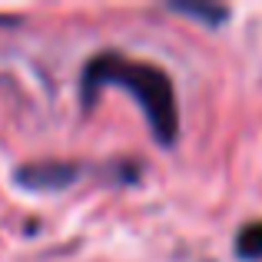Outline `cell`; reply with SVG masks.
Returning a JSON list of instances; mask_svg holds the SVG:
<instances>
[{
	"instance_id": "cell-3",
	"label": "cell",
	"mask_w": 262,
	"mask_h": 262,
	"mask_svg": "<svg viewBox=\"0 0 262 262\" xmlns=\"http://www.w3.org/2000/svg\"><path fill=\"white\" fill-rule=\"evenodd\" d=\"M173 10H183V13H192V17H199V20H223L226 17V10H209V7H189V4H176Z\"/></svg>"
},
{
	"instance_id": "cell-1",
	"label": "cell",
	"mask_w": 262,
	"mask_h": 262,
	"mask_svg": "<svg viewBox=\"0 0 262 262\" xmlns=\"http://www.w3.org/2000/svg\"><path fill=\"white\" fill-rule=\"evenodd\" d=\"M106 86L129 90V96L140 103V110H143V116H146V123H149L156 140H160L163 146H173L176 143V136H179V106H176L173 80H169L166 70H160L156 63H146V60L106 50V53H96L83 67V80H80L83 103L90 106L93 96Z\"/></svg>"
},
{
	"instance_id": "cell-2",
	"label": "cell",
	"mask_w": 262,
	"mask_h": 262,
	"mask_svg": "<svg viewBox=\"0 0 262 262\" xmlns=\"http://www.w3.org/2000/svg\"><path fill=\"white\" fill-rule=\"evenodd\" d=\"M236 252H239V259H249V262H259V259H262V219L239 229V236H236Z\"/></svg>"
}]
</instances>
